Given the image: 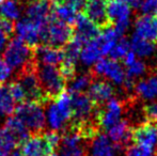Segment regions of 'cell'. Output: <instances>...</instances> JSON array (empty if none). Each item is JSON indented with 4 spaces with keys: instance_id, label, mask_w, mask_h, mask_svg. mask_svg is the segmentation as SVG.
I'll use <instances>...</instances> for the list:
<instances>
[{
    "instance_id": "6da1fadb",
    "label": "cell",
    "mask_w": 157,
    "mask_h": 156,
    "mask_svg": "<svg viewBox=\"0 0 157 156\" xmlns=\"http://www.w3.org/2000/svg\"><path fill=\"white\" fill-rule=\"evenodd\" d=\"M50 102L46 111V122L52 131L57 133L59 131H65L73 119L71 94L63 91Z\"/></svg>"
},
{
    "instance_id": "7a4b0ae2",
    "label": "cell",
    "mask_w": 157,
    "mask_h": 156,
    "mask_svg": "<svg viewBox=\"0 0 157 156\" xmlns=\"http://www.w3.org/2000/svg\"><path fill=\"white\" fill-rule=\"evenodd\" d=\"M36 75L42 91L49 101L56 98L59 94L65 91L64 89H65L67 80L61 73L59 67L37 63Z\"/></svg>"
},
{
    "instance_id": "3957f363",
    "label": "cell",
    "mask_w": 157,
    "mask_h": 156,
    "mask_svg": "<svg viewBox=\"0 0 157 156\" xmlns=\"http://www.w3.org/2000/svg\"><path fill=\"white\" fill-rule=\"evenodd\" d=\"M73 34L72 26L66 25L52 15L47 24L41 29V45L63 48L73 39Z\"/></svg>"
},
{
    "instance_id": "277c9868",
    "label": "cell",
    "mask_w": 157,
    "mask_h": 156,
    "mask_svg": "<svg viewBox=\"0 0 157 156\" xmlns=\"http://www.w3.org/2000/svg\"><path fill=\"white\" fill-rule=\"evenodd\" d=\"M14 113L15 117L27 127L31 135L44 131L46 125V113L43 109V105L26 102L19 104L15 108Z\"/></svg>"
},
{
    "instance_id": "5b68a950",
    "label": "cell",
    "mask_w": 157,
    "mask_h": 156,
    "mask_svg": "<svg viewBox=\"0 0 157 156\" xmlns=\"http://www.w3.org/2000/svg\"><path fill=\"white\" fill-rule=\"evenodd\" d=\"M3 60L11 69L19 71L32 61H35L34 48L30 47L18 38L12 39L3 51Z\"/></svg>"
},
{
    "instance_id": "8992f818",
    "label": "cell",
    "mask_w": 157,
    "mask_h": 156,
    "mask_svg": "<svg viewBox=\"0 0 157 156\" xmlns=\"http://www.w3.org/2000/svg\"><path fill=\"white\" fill-rule=\"evenodd\" d=\"M87 141L81 131L75 124L71 123L64 131L59 143L60 156H87L88 148Z\"/></svg>"
},
{
    "instance_id": "52a82bcc",
    "label": "cell",
    "mask_w": 157,
    "mask_h": 156,
    "mask_svg": "<svg viewBox=\"0 0 157 156\" xmlns=\"http://www.w3.org/2000/svg\"><path fill=\"white\" fill-rule=\"evenodd\" d=\"M125 110L124 102L117 98H111L103 105V107L97 109L94 115V122L98 128L107 131L109 127L122 120V116Z\"/></svg>"
},
{
    "instance_id": "ba28073f",
    "label": "cell",
    "mask_w": 157,
    "mask_h": 156,
    "mask_svg": "<svg viewBox=\"0 0 157 156\" xmlns=\"http://www.w3.org/2000/svg\"><path fill=\"white\" fill-rule=\"evenodd\" d=\"M71 94V93H70ZM72 110L74 124H87L94 122L93 118L96 111V106L90 96L86 93H73Z\"/></svg>"
},
{
    "instance_id": "9c48e42d",
    "label": "cell",
    "mask_w": 157,
    "mask_h": 156,
    "mask_svg": "<svg viewBox=\"0 0 157 156\" xmlns=\"http://www.w3.org/2000/svg\"><path fill=\"white\" fill-rule=\"evenodd\" d=\"M93 74L105 77L116 86L124 87L126 82L125 69L118 60L111 58L101 59L93 65Z\"/></svg>"
},
{
    "instance_id": "30bf717a",
    "label": "cell",
    "mask_w": 157,
    "mask_h": 156,
    "mask_svg": "<svg viewBox=\"0 0 157 156\" xmlns=\"http://www.w3.org/2000/svg\"><path fill=\"white\" fill-rule=\"evenodd\" d=\"M107 16L109 24L123 36L130 25L132 9L120 0H108L107 1Z\"/></svg>"
},
{
    "instance_id": "8fae6325",
    "label": "cell",
    "mask_w": 157,
    "mask_h": 156,
    "mask_svg": "<svg viewBox=\"0 0 157 156\" xmlns=\"http://www.w3.org/2000/svg\"><path fill=\"white\" fill-rule=\"evenodd\" d=\"M56 146L49 140L47 133L32 134L21 144V152L25 156H47L52 154Z\"/></svg>"
},
{
    "instance_id": "7c38bea8",
    "label": "cell",
    "mask_w": 157,
    "mask_h": 156,
    "mask_svg": "<svg viewBox=\"0 0 157 156\" xmlns=\"http://www.w3.org/2000/svg\"><path fill=\"white\" fill-rule=\"evenodd\" d=\"M25 17L43 28L52 16V0H27Z\"/></svg>"
},
{
    "instance_id": "4fadbf2b",
    "label": "cell",
    "mask_w": 157,
    "mask_h": 156,
    "mask_svg": "<svg viewBox=\"0 0 157 156\" xmlns=\"http://www.w3.org/2000/svg\"><path fill=\"white\" fill-rule=\"evenodd\" d=\"M130 140L135 144L154 150L157 146V122L144 121L132 128Z\"/></svg>"
},
{
    "instance_id": "5bb4252c",
    "label": "cell",
    "mask_w": 157,
    "mask_h": 156,
    "mask_svg": "<svg viewBox=\"0 0 157 156\" xmlns=\"http://www.w3.org/2000/svg\"><path fill=\"white\" fill-rule=\"evenodd\" d=\"M99 30L101 28L90 21L88 17H86L83 14H78L74 23L73 39L83 46L86 43L96 38L101 32Z\"/></svg>"
},
{
    "instance_id": "9a60e30c",
    "label": "cell",
    "mask_w": 157,
    "mask_h": 156,
    "mask_svg": "<svg viewBox=\"0 0 157 156\" xmlns=\"http://www.w3.org/2000/svg\"><path fill=\"white\" fill-rule=\"evenodd\" d=\"M107 1L108 0H87L83 6L82 14L101 29L110 26L107 16Z\"/></svg>"
},
{
    "instance_id": "2e32d148",
    "label": "cell",
    "mask_w": 157,
    "mask_h": 156,
    "mask_svg": "<svg viewBox=\"0 0 157 156\" xmlns=\"http://www.w3.org/2000/svg\"><path fill=\"white\" fill-rule=\"evenodd\" d=\"M123 63H124L125 74H126V82L124 87L128 90H132L134 89L135 79L142 77L147 73V67L142 60L137 59V56L132 51V49L124 57Z\"/></svg>"
},
{
    "instance_id": "e0dca14e",
    "label": "cell",
    "mask_w": 157,
    "mask_h": 156,
    "mask_svg": "<svg viewBox=\"0 0 157 156\" xmlns=\"http://www.w3.org/2000/svg\"><path fill=\"white\" fill-rule=\"evenodd\" d=\"M134 36L157 44V16L143 14L134 23Z\"/></svg>"
},
{
    "instance_id": "ac0fdd59",
    "label": "cell",
    "mask_w": 157,
    "mask_h": 156,
    "mask_svg": "<svg viewBox=\"0 0 157 156\" xmlns=\"http://www.w3.org/2000/svg\"><path fill=\"white\" fill-rule=\"evenodd\" d=\"M41 29L42 28H40L26 17L18 21L14 26V31L16 32L17 38L33 48L41 45V39H40Z\"/></svg>"
},
{
    "instance_id": "d6986e66",
    "label": "cell",
    "mask_w": 157,
    "mask_h": 156,
    "mask_svg": "<svg viewBox=\"0 0 157 156\" xmlns=\"http://www.w3.org/2000/svg\"><path fill=\"white\" fill-rule=\"evenodd\" d=\"M88 95L95 104V106H101L113 98L114 88L111 82L103 79H93L88 89Z\"/></svg>"
},
{
    "instance_id": "ffe728a7",
    "label": "cell",
    "mask_w": 157,
    "mask_h": 156,
    "mask_svg": "<svg viewBox=\"0 0 157 156\" xmlns=\"http://www.w3.org/2000/svg\"><path fill=\"white\" fill-rule=\"evenodd\" d=\"M119 150L121 149L116 146L107 135L98 133L90 141L88 156H116Z\"/></svg>"
},
{
    "instance_id": "44dd1931",
    "label": "cell",
    "mask_w": 157,
    "mask_h": 156,
    "mask_svg": "<svg viewBox=\"0 0 157 156\" xmlns=\"http://www.w3.org/2000/svg\"><path fill=\"white\" fill-rule=\"evenodd\" d=\"M34 58L36 63L58 67L63 61V48L52 47L48 45H39L34 48Z\"/></svg>"
},
{
    "instance_id": "7402d4cb",
    "label": "cell",
    "mask_w": 157,
    "mask_h": 156,
    "mask_svg": "<svg viewBox=\"0 0 157 156\" xmlns=\"http://www.w3.org/2000/svg\"><path fill=\"white\" fill-rule=\"evenodd\" d=\"M134 92L138 98L142 101L157 100V73L149 74L147 77L140 79L135 83Z\"/></svg>"
},
{
    "instance_id": "603a6c76",
    "label": "cell",
    "mask_w": 157,
    "mask_h": 156,
    "mask_svg": "<svg viewBox=\"0 0 157 156\" xmlns=\"http://www.w3.org/2000/svg\"><path fill=\"white\" fill-rule=\"evenodd\" d=\"M78 10L63 0H52V15L66 25H74Z\"/></svg>"
},
{
    "instance_id": "cb8c5ba5",
    "label": "cell",
    "mask_w": 157,
    "mask_h": 156,
    "mask_svg": "<svg viewBox=\"0 0 157 156\" xmlns=\"http://www.w3.org/2000/svg\"><path fill=\"white\" fill-rule=\"evenodd\" d=\"M106 131H107V134H106L107 137L116 146L122 149L123 146L127 144V142L130 140L132 126L126 120H121L117 124H114L113 126L109 127Z\"/></svg>"
},
{
    "instance_id": "d4e9b609",
    "label": "cell",
    "mask_w": 157,
    "mask_h": 156,
    "mask_svg": "<svg viewBox=\"0 0 157 156\" xmlns=\"http://www.w3.org/2000/svg\"><path fill=\"white\" fill-rule=\"evenodd\" d=\"M103 57L104 52L99 46L98 42L96 41V39H93L81 47L79 60L81 61L82 64L90 67V65H94L97 61L103 59Z\"/></svg>"
},
{
    "instance_id": "484cf974",
    "label": "cell",
    "mask_w": 157,
    "mask_h": 156,
    "mask_svg": "<svg viewBox=\"0 0 157 156\" xmlns=\"http://www.w3.org/2000/svg\"><path fill=\"white\" fill-rule=\"evenodd\" d=\"M130 49L140 59L151 58L156 52V44L132 36L130 41Z\"/></svg>"
},
{
    "instance_id": "4316f807",
    "label": "cell",
    "mask_w": 157,
    "mask_h": 156,
    "mask_svg": "<svg viewBox=\"0 0 157 156\" xmlns=\"http://www.w3.org/2000/svg\"><path fill=\"white\" fill-rule=\"evenodd\" d=\"M4 127L8 129L11 133V135L16 139V141L18 142V144H23V142L25 140H27L30 137V131H28V128L25 125L21 123V121H19L16 117H9L6 120L4 123Z\"/></svg>"
},
{
    "instance_id": "83f0119b",
    "label": "cell",
    "mask_w": 157,
    "mask_h": 156,
    "mask_svg": "<svg viewBox=\"0 0 157 156\" xmlns=\"http://www.w3.org/2000/svg\"><path fill=\"white\" fill-rule=\"evenodd\" d=\"M16 108V102L13 98L8 85L0 86V117H11Z\"/></svg>"
},
{
    "instance_id": "f1b7e54d",
    "label": "cell",
    "mask_w": 157,
    "mask_h": 156,
    "mask_svg": "<svg viewBox=\"0 0 157 156\" xmlns=\"http://www.w3.org/2000/svg\"><path fill=\"white\" fill-rule=\"evenodd\" d=\"M21 15V3L17 0H4L0 3V16L10 21H16Z\"/></svg>"
},
{
    "instance_id": "f546056e",
    "label": "cell",
    "mask_w": 157,
    "mask_h": 156,
    "mask_svg": "<svg viewBox=\"0 0 157 156\" xmlns=\"http://www.w3.org/2000/svg\"><path fill=\"white\" fill-rule=\"evenodd\" d=\"M93 79V74L91 73H82L79 75H75L70 80L71 83L68 93H85L86 90L89 89Z\"/></svg>"
},
{
    "instance_id": "4dcf8cb0",
    "label": "cell",
    "mask_w": 157,
    "mask_h": 156,
    "mask_svg": "<svg viewBox=\"0 0 157 156\" xmlns=\"http://www.w3.org/2000/svg\"><path fill=\"white\" fill-rule=\"evenodd\" d=\"M18 146L14 137L6 127H0V156H9Z\"/></svg>"
},
{
    "instance_id": "1f68e13d",
    "label": "cell",
    "mask_w": 157,
    "mask_h": 156,
    "mask_svg": "<svg viewBox=\"0 0 157 156\" xmlns=\"http://www.w3.org/2000/svg\"><path fill=\"white\" fill-rule=\"evenodd\" d=\"M130 50V42L125 38L121 36L119 39V41L117 42V44L113 46V48L110 51L109 56L111 59L114 60H123L124 57L127 55V52Z\"/></svg>"
},
{
    "instance_id": "d6a6232c",
    "label": "cell",
    "mask_w": 157,
    "mask_h": 156,
    "mask_svg": "<svg viewBox=\"0 0 157 156\" xmlns=\"http://www.w3.org/2000/svg\"><path fill=\"white\" fill-rule=\"evenodd\" d=\"M126 156H154V150L132 143L126 149Z\"/></svg>"
},
{
    "instance_id": "836d02e7",
    "label": "cell",
    "mask_w": 157,
    "mask_h": 156,
    "mask_svg": "<svg viewBox=\"0 0 157 156\" xmlns=\"http://www.w3.org/2000/svg\"><path fill=\"white\" fill-rule=\"evenodd\" d=\"M9 89H10V92L12 94L13 98L16 102V104H23V103H26V96L25 93H24L23 89H21V85L17 82L16 80L11 81L8 85Z\"/></svg>"
},
{
    "instance_id": "e575fe53",
    "label": "cell",
    "mask_w": 157,
    "mask_h": 156,
    "mask_svg": "<svg viewBox=\"0 0 157 156\" xmlns=\"http://www.w3.org/2000/svg\"><path fill=\"white\" fill-rule=\"evenodd\" d=\"M141 12L147 15H154L157 14V0H143L140 6Z\"/></svg>"
},
{
    "instance_id": "d590c367",
    "label": "cell",
    "mask_w": 157,
    "mask_h": 156,
    "mask_svg": "<svg viewBox=\"0 0 157 156\" xmlns=\"http://www.w3.org/2000/svg\"><path fill=\"white\" fill-rule=\"evenodd\" d=\"M143 115L145 121L157 122V103H151L143 107Z\"/></svg>"
},
{
    "instance_id": "8d00e7d4",
    "label": "cell",
    "mask_w": 157,
    "mask_h": 156,
    "mask_svg": "<svg viewBox=\"0 0 157 156\" xmlns=\"http://www.w3.org/2000/svg\"><path fill=\"white\" fill-rule=\"evenodd\" d=\"M12 69L6 64V62L3 59L0 58V83L6 82L11 76Z\"/></svg>"
},
{
    "instance_id": "74e56055",
    "label": "cell",
    "mask_w": 157,
    "mask_h": 156,
    "mask_svg": "<svg viewBox=\"0 0 157 156\" xmlns=\"http://www.w3.org/2000/svg\"><path fill=\"white\" fill-rule=\"evenodd\" d=\"M10 36H11L10 34H8L6 31H3V30L0 28V52L6 49V45H8V43H9Z\"/></svg>"
},
{
    "instance_id": "f35d334b",
    "label": "cell",
    "mask_w": 157,
    "mask_h": 156,
    "mask_svg": "<svg viewBox=\"0 0 157 156\" xmlns=\"http://www.w3.org/2000/svg\"><path fill=\"white\" fill-rule=\"evenodd\" d=\"M63 1H65L66 3L71 4V6H74L75 9L79 10V9L83 8V6H85L87 0H63Z\"/></svg>"
},
{
    "instance_id": "ab89813d",
    "label": "cell",
    "mask_w": 157,
    "mask_h": 156,
    "mask_svg": "<svg viewBox=\"0 0 157 156\" xmlns=\"http://www.w3.org/2000/svg\"><path fill=\"white\" fill-rule=\"evenodd\" d=\"M120 1L127 4L130 9H137V8H140L143 0H120Z\"/></svg>"
},
{
    "instance_id": "60d3db41",
    "label": "cell",
    "mask_w": 157,
    "mask_h": 156,
    "mask_svg": "<svg viewBox=\"0 0 157 156\" xmlns=\"http://www.w3.org/2000/svg\"><path fill=\"white\" fill-rule=\"evenodd\" d=\"M9 156H25V155L23 154V152L21 150H16V151H13Z\"/></svg>"
},
{
    "instance_id": "b9f144b4",
    "label": "cell",
    "mask_w": 157,
    "mask_h": 156,
    "mask_svg": "<svg viewBox=\"0 0 157 156\" xmlns=\"http://www.w3.org/2000/svg\"><path fill=\"white\" fill-rule=\"evenodd\" d=\"M17 1H18V2H21V4H24V3H25L26 1H27V0H17Z\"/></svg>"
},
{
    "instance_id": "7bdbcfd3",
    "label": "cell",
    "mask_w": 157,
    "mask_h": 156,
    "mask_svg": "<svg viewBox=\"0 0 157 156\" xmlns=\"http://www.w3.org/2000/svg\"><path fill=\"white\" fill-rule=\"evenodd\" d=\"M47 156H59V155H57V154H55V153H52V154H49V155H47Z\"/></svg>"
},
{
    "instance_id": "ee69618b",
    "label": "cell",
    "mask_w": 157,
    "mask_h": 156,
    "mask_svg": "<svg viewBox=\"0 0 157 156\" xmlns=\"http://www.w3.org/2000/svg\"><path fill=\"white\" fill-rule=\"evenodd\" d=\"M2 1H4V0H0V3H1V2H2Z\"/></svg>"
},
{
    "instance_id": "f6af8a7d",
    "label": "cell",
    "mask_w": 157,
    "mask_h": 156,
    "mask_svg": "<svg viewBox=\"0 0 157 156\" xmlns=\"http://www.w3.org/2000/svg\"><path fill=\"white\" fill-rule=\"evenodd\" d=\"M156 156H157V153H156Z\"/></svg>"
},
{
    "instance_id": "bcb514c9",
    "label": "cell",
    "mask_w": 157,
    "mask_h": 156,
    "mask_svg": "<svg viewBox=\"0 0 157 156\" xmlns=\"http://www.w3.org/2000/svg\"><path fill=\"white\" fill-rule=\"evenodd\" d=\"M156 16H157V14H156Z\"/></svg>"
}]
</instances>
